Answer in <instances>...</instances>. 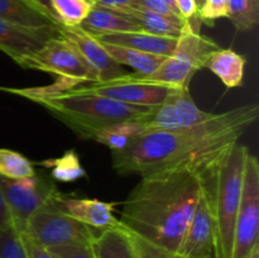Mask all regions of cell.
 Segmentation results:
<instances>
[{"instance_id": "cell-1", "label": "cell", "mask_w": 259, "mask_h": 258, "mask_svg": "<svg viewBox=\"0 0 259 258\" xmlns=\"http://www.w3.org/2000/svg\"><path fill=\"white\" fill-rule=\"evenodd\" d=\"M258 115V104L250 103L224 113H212L196 125L147 132L121 151L111 152L113 168L121 176L141 177L167 169H189L207 180Z\"/></svg>"}, {"instance_id": "cell-2", "label": "cell", "mask_w": 259, "mask_h": 258, "mask_svg": "<svg viewBox=\"0 0 259 258\" xmlns=\"http://www.w3.org/2000/svg\"><path fill=\"white\" fill-rule=\"evenodd\" d=\"M206 181L189 169L142 176L123 202L119 223L133 234L177 254Z\"/></svg>"}, {"instance_id": "cell-3", "label": "cell", "mask_w": 259, "mask_h": 258, "mask_svg": "<svg viewBox=\"0 0 259 258\" xmlns=\"http://www.w3.org/2000/svg\"><path fill=\"white\" fill-rule=\"evenodd\" d=\"M0 90L38 104L67 125L78 138L86 141H94L99 132L113 124L144 119L154 108L129 105L95 95L65 91L47 93L40 88H0Z\"/></svg>"}, {"instance_id": "cell-4", "label": "cell", "mask_w": 259, "mask_h": 258, "mask_svg": "<svg viewBox=\"0 0 259 258\" xmlns=\"http://www.w3.org/2000/svg\"><path fill=\"white\" fill-rule=\"evenodd\" d=\"M248 148L239 142L225 153L218 163L210 186L215 229V258H232L234 228L242 196L243 172Z\"/></svg>"}, {"instance_id": "cell-5", "label": "cell", "mask_w": 259, "mask_h": 258, "mask_svg": "<svg viewBox=\"0 0 259 258\" xmlns=\"http://www.w3.org/2000/svg\"><path fill=\"white\" fill-rule=\"evenodd\" d=\"M219 48L217 42L202 35L191 23L186 22L177 38L174 53L164 58L161 66L151 75H137L152 82L189 88L195 73L205 68L209 56Z\"/></svg>"}, {"instance_id": "cell-6", "label": "cell", "mask_w": 259, "mask_h": 258, "mask_svg": "<svg viewBox=\"0 0 259 258\" xmlns=\"http://www.w3.org/2000/svg\"><path fill=\"white\" fill-rule=\"evenodd\" d=\"M20 67L55 76L56 81L52 85L40 88L47 93L62 91L77 83L96 81L95 73L77 50L60 34L48 39L37 52L25 58Z\"/></svg>"}, {"instance_id": "cell-7", "label": "cell", "mask_w": 259, "mask_h": 258, "mask_svg": "<svg viewBox=\"0 0 259 258\" xmlns=\"http://www.w3.org/2000/svg\"><path fill=\"white\" fill-rule=\"evenodd\" d=\"M176 89L179 88L152 82L139 77L136 72H128L111 80L77 83L62 91L81 95L101 96L129 105L153 108L163 103L167 96Z\"/></svg>"}, {"instance_id": "cell-8", "label": "cell", "mask_w": 259, "mask_h": 258, "mask_svg": "<svg viewBox=\"0 0 259 258\" xmlns=\"http://www.w3.org/2000/svg\"><path fill=\"white\" fill-rule=\"evenodd\" d=\"M98 230L73 219L52 204L43 206L28 218L22 234L46 248L93 243Z\"/></svg>"}, {"instance_id": "cell-9", "label": "cell", "mask_w": 259, "mask_h": 258, "mask_svg": "<svg viewBox=\"0 0 259 258\" xmlns=\"http://www.w3.org/2000/svg\"><path fill=\"white\" fill-rule=\"evenodd\" d=\"M0 190L9 209L13 225L20 233L28 218L50 204L60 192L55 180L37 171L33 176L22 179L0 176Z\"/></svg>"}, {"instance_id": "cell-10", "label": "cell", "mask_w": 259, "mask_h": 258, "mask_svg": "<svg viewBox=\"0 0 259 258\" xmlns=\"http://www.w3.org/2000/svg\"><path fill=\"white\" fill-rule=\"evenodd\" d=\"M259 244V162L248 153L243 172L242 196L234 228L232 258H248Z\"/></svg>"}, {"instance_id": "cell-11", "label": "cell", "mask_w": 259, "mask_h": 258, "mask_svg": "<svg viewBox=\"0 0 259 258\" xmlns=\"http://www.w3.org/2000/svg\"><path fill=\"white\" fill-rule=\"evenodd\" d=\"M211 115L212 113L201 110L195 104L189 88H179L143 119L144 133L187 128L205 121Z\"/></svg>"}, {"instance_id": "cell-12", "label": "cell", "mask_w": 259, "mask_h": 258, "mask_svg": "<svg viewBox=\"0 0 259 258\" xmlns=\"http://www.w3.org/2000/svg\"><path fill=\"white\" fill-rule=\"evenodd\" d=\"M209 180V179H207ZM215 248L214 215L209 184H205L195 211L189 223L181 245L180 258H212Z\"/></svg>"}, {"instance_id": "cell-13", "label": "cell", "mask_w": 259, "mask_h": 258, "mask_svg": "<svg viewBox=\"0 0 259 258\" xmlns=\"http://www.w3.org/2000/svg\"><path fill=\"white\" fill-rule=\"evenodd\" d=\"M58 34L67 39L77 50L83 61L95 73L96 81L111 80L128 73L123 66L113 60L108 51L104 48L103 43L82 29L80 25L67 27L58 24Z\"/></svg>"}, {"instance_id": "cell-14", "label": "cell", "mask_w": 259, "mask_h": 258, "mask_svg": "<svg viewBox=\"0 0 259 258\" xmlns=\"http://www.w3.org/2000/svg\"><path fill=\"white\" fill-rule=\"evenodd\" d=\"M51 204L73 219L89 225L93 229L105 230L118 227V218L114 215L118 202H106L98 199H88L76 195H67L58 192L52 199Z\"/></svg>"}, {"instance_id": "cell-15", "label": "cell", "mask_w": 259, "mask_h": 258, "mask_svg": "<svg viewBox=\"0 0 259 258\" xmlns=\"http://www.w3.org/2000/svg\"><path fill=\"white\" fill-rule=\"evenodd\" d=\"M57 35L58 25L32 28L0 18V51L19 66L25 58L37 52L48 39Z\"/></svg>"}, {"instance_id": "cell-16", "label": "cell", "mask_w": 259, "mask_h": 258, "mask_svg": "<svg viewBox=\"0 0 259 258\" xmlns=\"http://www.w3.org/2000/svg\"><path fill=\"white\" fill-rule=\"evenodd\" d=\"M96 39L108 45L121 46V47L133 48L142 52L168 57L174 53L177 38L166 35L152 34L144 30H131V32L109 33V34L94 35Z\"/></svg>"}, {"instance_id": "cell-17", "label": "cell", "mask_w": 259, "mask_h": 258, "mask_svg": "<svg viewBox=\"0 0 259 258\" xmlns=\"http://www.w3.org/2000/svg\"><path fill=\"white\" fill-rule=\"evenodd\" d=\"M80 27L93 35L141 30L138 24L124 12L95 3Z\"/></svg>"}, {"instance_id": "cell-18", "label": "cell", "mask_w": 259, "mask_h": 258, "mask_svg": "<svg viewBox=\"0 0 259 258\" xmlns=\"http://www.w3.org/2000/svg\"><path fill=\"white\" fill-rule=\"evenodd\" d=\"M91 247L95 258H138L131 233L121 224L100 230Z\"/></svg>"}, {"instance_id": "cell-19", "label": "cell", "mask_w": 259, "mask_h": 258, "mask_svg": "<svg viewBox=\"0 0 259 258\" xmlns=\"http://www.w3.org/2000/svg\"><path fill=\"white\" fill-rule=\"evenodd\" d=\"M247 58L230 48H222L214 51L209 56L205 68L222 80L227 88H240L243 85L244 68Z\"/></svg>"}, {"instance_id": "cell-20", "label": "cell", "mask_w": 259, "mask_h": 258, "mask_svg": "<svg viewBox=\"0 0 259 258\" xmlns=\"http://www.w3.org/2000/svg\"><path fill=\"white\" fill-rule=\"evenodd\" d=\"M120 10L128 14L138 24L141 30L152 33V34L177 38L181 34L186 24V22L182 19L164 17V15L148 12V10L134 9V8H124Z\"/></svg>"}, {"instance_id": "cell-21", "label": "cell", "mask_w": 259, "mask_h": 258, "mask_svg": "<svg viewBox=\"0 0 259 258\" xmlns=\"http://www.w3.org/2000/svg\"><path fill=\"white\" fill-rule=\"evenodd\" d=\"M103 46L114 61H116L121 66H128L133 68L134 72L141 76H148L153 73L166 58L163 56L152 55V53L142 52L133 48L121 47V46L108 45V43H103Z\"/></svg>"}, {"instance_id": "cell-22", "label": "cell", "mask_w": 259, "mask_h": 258, "mask_svg": "<svg viewBox=\"0 0 259 258\" xmlns=\"http://www.w3.org/2000/svg\"><path fill=\"white\" fill-rule=\"evenodd\" d=\"M0 18L15 24L32 28L57 25L25 0H0Z\"/></svg>"}, {"instance_id": "cell-23", "label": "cell", "mask_w": 259, "mask_h": 258, "mask_svg": "<svg viewBox=\"0 0 259 258\" xmlns=\"http://www.w3.org/2000/svg\"><path fill=\"white\" fill-rule=\"evenodd\" d=\"M144 133L143 119L141 120L121 121L113 124L99 132L94 141L108 147L111 152H118L125 148L134 138Z\"/></svg>"}, {"instance_id": "cell-24", "label": "cell", "mask_w": 259, "mask_h": 258, "mask_svg": "<svg viewBox=\"0 0 259 258\" xmlns=\"http://www.w3.org/2000/svg\"><path fill=\"white\" fill-rule=\"evenodd\" d=\"M34 166H42L45 168L51 169V177L55 181L60 182H75L80 179L88 177L85 168L80 162L77 152L75 149L65 152L57 158L43 159L40 162H33Z\"/></svg>"}, {"instance_id": "cell-25", "label": "cell", "mask_w": 259, "mask_h": 258, "mask_svg": "<svg viewBox=\"0 0 259 258\" xmlns=\"http://www.w3.org/2000/svg\"><path fill=\"white\" fill-rule=\"evenodd\" d=\"M58 24L77 27L82 24L93 8V0H50Z\"/></svg>"}, {"instance_id": "cell-26", "label": "cell", "mask_w": 259, "mask_h": 258, "mask_svg": "<svg viewBox=\"0 0 259 258\" xmlns=\"http://www.w3.org/2000/svg\"><path fill=\"white\" fill-rule=\"evenodd\" d=\"M240 32H248L259 23V0H229V17Z\"/></svg>"}, {"instance_id": "cell-27", "label": "cell", "mask_w": 259, "mask_h": 258, "mask_svg": "<svg viewBox=\"0 0 259 258\" xmlns=\"http://www.w3.org/2000/svg\"><path fill=\"white\" fill-rule=\"evenodd\" d=\"M35 174L34 163L19 152L0 148V176L7 179H22Z\"/></svg>"}, {"instance_id": "cell-28", "label": "cell", "mask_w": 259, "mask_h": 258, "mask_svg": "<svg viewBox=\"0 0 259 258\" xmlns=\"http://www.w3.org/2000/svg\"><path fill=\"white\" fill-rule=\"evenodd\" d=\"M0 258H27L22 233L14 225L0 228Z\"/></svg>"}, {"instance_id": "cell-29", "label": "cell", "mask_w": 259, "mask_h": 258, "mask_svg": "<svg viewBox=\"0 0 259 258\" xmlns=\"http://www.w3.org/2000/svg\"><path fill=\"white\" fill-rule=\"evenodd\" d=\"M229 17V0H204L199 9V19L207 25H214L215 20Z\"/></svg>"}, {"instance_id": "cell-30", "label": "cell", "mask_w": 259, "mask_h": 258, "mask_svg": "<svg viewBox=\"0 0 259 258\" xmlns=\"http://www.w3.org/2000/svg\"><path fill=\"white\" fill-rule=\"evenodd\" d=\"M131 237L132 240H133L138 258H180L176 253L171 252L168 249H164V248L159 247L157 244H153V243L139 237V235L131 233Z\"/></svg>"}, {"instance_id": "cell-31", "label": "cell", "mask_w": 259, "mask_h": 258, "mask_svg": "<svg viewBox=\"0 0 259 258\" xmlns=\"http://www.w3.org/2000/svg\"><path fill=\"white\" fill-rule=\"evenodd\" d=\"M53 258H95L91 243L88 244H68L47 248Z\"/></svg>"}, {"instance_id": "cell-32", "label": "cell", "mask_w": 259, "mask_h": 258, "mask_svg": "<svg viewBox=\"0 0 259 258\" xmlns=\"http://www.w3.org/2000/svg\"><path fill=\"white\" fill-rule=\"evenodd\" d=\"M129 8H134V9H142L148 10V12L157 13V14H162L164 17L168 18H177L181 19L166 3L162 0H132V4ZM184 20V19H182Z\"/></svg>"}, {"instance_id": "cell-33", "label": "cell", "mask_w": 259, "mask_h": 258, "mask_svg": "<svg viewBox=\"0 0 259 258\" xmlns=\"http://www.w3.org/2000/svg\"><path fill=\"white\" fill-rule=\"evenodd\" d=\"M176 9L180 17L194 25L196 29L200 30V19H199V8H197L196 0H175Z\"/></svg>"}, {"instance_id": "cell-34", "label": "cell", "mask_w": 259, "mask_h": 258, "mask_svg": "<svg viewBox=\"0 0 259 258\" xmlns=\"http://www.w3.org/2000/svg\"><path fill=\"white\" fill-rule=\"evenodd\" d=\"M22 238L25 253H27V258H53L50 250L46 247H42V245H39L38 243L30 240L29 238L24 237L23 234Z\"/></svg>"}, {"instance_id": "cell-35", "label": "cell", "mask_w": 259, "mask_h": 258, "mask_svg": "<svg viewBox=\"0 0 259 258\" xmlns=\"http://www.w3.org/2000/svg\"><path fill=\"white\" fill-rule=\"evenodd\" d=\"M25 2H27L28 4L32 5L33 8H35L38 12H40L42 14H45L46 17L50 18L53 23H56V24L58 25V20L57 18H56L55 13H53L50 0H25Z\"/></svg>"}, {"instance_id": "cell-36", "label": "cell", "mask_w": 259, "mask_h": 258, "mask_svg": "<svg viewBox=\"0 0 259 258\" xmlns=\"http://www.w3.org/2000/svg\"><path fill=\"white\" fill-rule=\"evenodd\" d=\"M8 225H13L12 217H10L9 209H8L7 202H5L3 192L0 190V228L8 227Z\"/></svg>"}, {"instance_id": "cell-37", "label": "cell", "mask_w": 259, "mask_h": 258, "mask_svg": "<svg viewBox=\"0 0 259 258\" xmlns=\"http://www.w3.org/2000/svg\"><path fill=\"white\" fill-rule=\"evenodd\" d=\"M95 4L103 5V7L111 8V9L120 10L124 8H129L132 4V0H93Z\"/></svg>"}, {"instance_id": "cell-38", "label": "cell", "mask_w": 259, "mask_h": 258, "mask_svg": "<svg viewBox=\"0 0 259 258\" xmlns=\"http://www.w3.org/2000/svg\"><path fill=\"white\" fill-rule=\"evenodd\" d=\"M162 2L166 3V4L168 5V7L171 8V9L174 10V12L176 13L177 15H179V13H177V9H176V3H175V0H162ZM179 17H180V15H179ZM180 18H181V17H180ZM181 19H182V18H181Z\"/></svg>"}, {"instance_id": "cell-39", "label": "cell", "mask_w": 259, "mask_h": 258, "mask_svg": "<svg viewBox=\"0 0 259 258\" xmlns=\"http://www.w3.org/2000/svg\"><path fill=\"white\" fill-rule=\"evenodd\" d=\"M248 258H259V244H257L254 248H253L252 253H250Z\"/></svg>"}, {"instance_id": "cell-40", "label": "cell", "mask_w": 259, "mask_h": 258, "mask_svg": "<svg viewBox=\"0 0 259 258\" xmlns=\"http://www.w3.org/2000/svg\"><path fill=\"white\" fill-rule=\"evenodd\" d=\"M202 3H204V0H196V4H197V8L200 9V7L202 5Z\"/></svg>"}]
</instances>
